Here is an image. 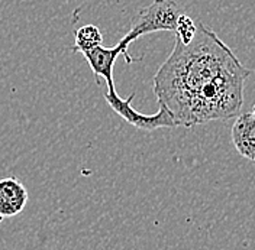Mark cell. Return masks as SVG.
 Returning a JSON list of instances; mask_svg holds the SVG:
<instances>
[{
  "mask_svg": "<svg viewBox=\"0 0 255 250\" xmlns=\"http://www.w3.org/2000/svg\"><path fill=\"white\" fill-rule=\"evenodd\" d=\"M29 200L25 185L16 178L7 176L0 179V217L12 219L23 211Z\"/></svg>",
  "mask_w": 255,
  "mask_h": 250,
  "instance_id": "cell-4",
  "label": "cell"
},
{
  "mask_svg": "<svg viewBox=\"0 0 255 250\" xmlns=\"http://www.w3.org/2000/svg\"><path fill=\"white\" fill-rule=\"evenodd\" d=\"M1 221H3V219H1V217H0V224H1Z\"/></svg>",
  "mask_w": 255,
  "mask_h": 250,
  "instance_id": "cell-9",
  "label": "cell"
},
{
  "mask_svg": "<svg viewBox=\"0 0 255 250\" xmlns=\"http://www.w3.org/2000/svg\"><path fill=\"white\" fill-rule=\"evenodd\" d=\"M196 31H197V23L191 19L190 16L186 15V13H181V15L178 16L174 32L177 41H180L181 44L187 45L191 39L194 38Z\"/></svg>",
  "mask_w": 255,
  "mask_h": 250,
  "instance_id": "cell-7",
  "label": "cell"
},
{
  "mask_svg": "<svg viewBox=\"0 0 255 250\" xmlns=\"http://www.w3.org/2000/svg\"><path fill=\"white\" fill-rule=\"evenodd\" d=\"M251 74L215 32L197 22L187 45L175 39L154 77V93L177 126L228 120L242 109L244 85Z\"/></svg>",
  "mask_w": 255,
  "mask_h": 250,
  "instance_id": "cell-1",
  "label": "cell"
},
{
  "mask_svg": "<svg viewBox=\"0 0 255 250\" xmlns=\"http://www.w3.org/2000/svg\"><path fill=\"white\" fill-rule=\"evenodd\" d=\"M103 42V35L96 25H84L74 31V48L80 54L87 52L96 47H100Z\"/></svg>",
  "mask_w": 255,
  "mask_h": 250,
  "instance_id": "cell-6",
  "label": "cell"
},
{
  "mask_svg": "<svg viewBox=\"0 0 255 250\" xmlns=\"http://www.w3.org/2000/svg\"><path fill=\"white\" fill-rule=\"evenodd\" d=\"M253 113H254V114H255V104H254V107H253Z\"/></svg>",
  "mask_w": 255,
  "mask_h": 250,
  "instance_id": "cell-8",
  "label": "cell"
},
{
  "mask_svg": "<svg viewBox=\"0 0 255 250\" xmlns=\"http://www.w3.org/2000/svg\"><path fill=\"white\" fill-rule=\"evenodd\" d=\"M135 41L136 39L133 38V35L128 32L116 47L105 48L100 45V47L93 48L87 52H83V57L90 65L97 83L100 81V79L106 81L108 91L105 93V98L112 110L119 117H122L127 123L135 126L141 130H148V132H152L159 127H175L177 125H175L173 116L168 113V110L164 106H159V110L154 114H143L141 111L133 109L130 104L135 94H130L127 100H124L119 94L116 93V87H115V81H113V65L119 55H124L128 64H132L135 61L128 54V47L130 45V42H135Z\"/></svg>",
  "mask_w": 255,
  "mask_h": 250,
  "instance_id": "cell-2",
  "label": "cell"
},
{
  "mask_svg": "<svg viewBox=\"0 0 255 250\" xmlns=\"http://www.w3.org/2000/svg\"><path fill=\"white\" fill-rule=\"evenodd\" d=\"M181 13L180 6L173 0H154L149 6L132 17L129 33H132L135 39L146 33L159 31L174 33L178 16Z\"/></svg>",
  "mask_w": 255,
  "mask_h": 250,
  "instance_id": "cell-3",
  "label": "cell"
},
{
  "mask_svg": "<svg viewBox=\"0 0 255 250\" xmlns=\"http://www.w3.org/2000/svg\"><path fill=\"white\" fill-rule=\"evenodd\" d=\"M234 146L239 155L255 162V114L253 111L241 113L231 130Z\"/></svg>",
  "mask_w": 255,
  "mask_h": 250,
  "instance_id": "cell-5",
  "label": "cell"
}]
</instances>
